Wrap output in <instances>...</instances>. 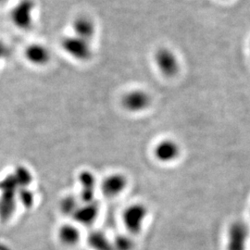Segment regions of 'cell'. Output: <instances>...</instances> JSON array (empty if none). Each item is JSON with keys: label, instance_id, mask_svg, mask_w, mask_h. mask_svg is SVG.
<instances>
[{"label": "cell", "instance_id": "6da1fadb", "mask_svg": "<svg viewBox=\"0 0 250 250\" xmlns=\"http://www.w3.org/2000/svg\"><path fill=\"white\" fill-rule=\"evenodd\" d=\"M148 213V208L141 202H134L127 206L122 212V223L126 232L131 235H137L142 232Z\"/></svg>", "mask_w": 250, "mask_h": 250}, {"label": "cell", "instance_id": "7a4b0ae2", "mask_svg": "<svg viewBox=\"0 0 250 250\" xmlns=\"http://www.w3.org/2000/svg\"><path fill=\"white\" fill-rule=\"evenodd\" d=\"M129 180L125 173L113 171L108 173L99 183V189L103 197L109 199L122 196L128 188Z\"/></svg>", "mask_w": 250, "mask_h": 250}, {"label": "cell", "instance_id": "3957f363", "mask_svg": "<svg viewBox=\"0 0 250 250\" xmlns=\"http://www.w3.org/2000/svg\"><path fill=\"white\" fill-rule=\"evenodd\" d=\"M250 238V228L241 221L232 223L227 231V250H247Z\"/></svg>", "mask_w": 250, "mask_h": 250}, {"label": "cell", "instance_id": "277c9868", "mask_svg": "<svg viewBox=\"0 0 250 250\" xmlns=\"http://www.w3.org/2000/svg\"><path fill=\"white\" fill-rule=\"evenodd\" d=\"M153 155L156 161L163 164H170L177 161L181 155V147L172 139H163L156 144L153 148Z\"/></svg>", "mask_w": 250, "mask_h": 250}, {"label": "cell", "instance_id": "5b68a950", "mask_svg": "<svg viewBox=\"0 0 250 250\" xmlns=\"http://www.w3.org/2000/svg\"><path fill=\"white\" fill-rule=\"evenodd\" d=\"M64 50L78 61H88L92 56L89 41L78 36H69L62 40Z\"/></svg>", "mask_w": 250, "mask_h": 250}, {"label": "cell", "instance_id": "8992f818", "mask_svg": "<svg viewBox=\"0 0 250 250\" xmlns=\"http://www.w3.org/2000/svg\"><path fill=\"white\" fill-rule=\"evenodd\" d=\"M57 238L64 248H75L82 240L80 226L75 223L61 224L57 230Z\"/></svg>", "mask_w": 250, "mask_h": 250}, {"label": "cell", "instance_id": "52a82bcc", "mask_svg": "<svg viewBox=\"0 0 250 250\" xmlns=\"http://www.w3.org/2000/svg\"><path fill=\"white\" fill-rule=\"evenodd\" d=\"M35 3L32 0H21L11 11V19L15 25L27 29L33 22Z\"/></svg>", "mask_w": 250, "mask_h": 250}, {"label": "cell", "instance_id": "ba28073f", "mask_svg": "<svg viewBox=\"0 0 250 250\" xmlns=\"http://www.w3.org/2000/svg\"><path fill=\"white\" fill-rule=\"evenodd\" d=\"M123 106L130 112H141L150 104V98L142 90H134L125 95L123 99Z\"/></svg>", "mask_w": 250, "mask_h": 250}, {"label": "cell", "instance_id": "9c48e42d", "mask_svg": "<svg viewBox=\"0 0 250 250\" xmlns=\"http://www.w3.org/2000/svg\"><path fill=\"white\" fill-rule=\"evenodd\" d=\"M155 62L160 71L166 76H173L178 72V59L170 49H160L155 55Z\"/></svg>", "mask_w": 250, "mask_h": 250}, {"label": "cell", "instance_id": "30bf717a", "mask_svg": "<svg viewBox=\"0 0 250 250\" xmlns=\"http://www.w3.org/2000/svg\"><path fill=\"white\" fill-rule=\"evenodd\" d=\"M78 181L81 186V202L89 203L95 201V190L98 186L95 174L90 170H82L78 175Z\"/></svg>", "mask_w": 250, "mask_h": 250}, {"label": "cell", "instance_id": "8fae6325", "mask_svg": "<svg viewBox=\"0 0 250 250\" xmlns=\"http://www.w3.org/2000/svg\"><path fill=\"white\" fill-rule=\"evenodd\" d=\"M99 215V206L96 201L82 203L72 216L75 224L88 226L94 224Z\"/></svg>", "mask_w": 250, "mask_h": 250}, {"label": "cell", "instance_id": "7c38bea8", "mask_svg": "<svg viewBox=\"0 0 250 250\" xmlns=\"http://www.w3.org/2000/svg\"><path fill=\"white\" fill-rule=\"evenodd\" d=\"M73 31L75 36L90 41L96 34V26L88 17H79L73 22Z\"/></svg>", "mask_w": 250, "mask_h": 250}, {"label": "cell", "instance_id": "4fadbf2b", "mask_svg": "<svg viewBox=\"0 0 250 250\" xmlns=\"http://www.w3.org/2000/svg\"><path fill=\"white\" fill-rule=\"evenodd\" d=\"M26 58L30 62L36 65H44L50 59V52L42 45H30L26 49Z\"/></svg>", "mask_w": 250, "mask_h": 250}, {"label": "cell", "instance_id": "5bb4252c", "mask_svg": "<svg viewBox=\"0 0 250 250\" xmlns=\"http://www.w3.org/2000/svg\"><path fill=\"white\" fill-rule=\"evenodd\" d=\"M90 248L95 250H113L111 242L107 239V235L100 231L92 232L88 237Z\"/></svg>", "mask_w": 250, "mask_h": 250}, {"label": "cell", "instance_id": "9a60e30c", "mask_svg": "<svg viewBox=\"0 0 250 250\" xmlns=\"http://www.w3.org/2000/svg\"><path fill=\"white\" fill-rule=\"evenodd\" d=\"M80 198L74 195H67L62 197L60 202V210L64 215H69L72 217L76 212L77 208L80 207Z\"/></svg>", "mask_w": 250, "mask_h": 250}, {"label": "cell", "instance_id": "2e32d148", "mask_svg": "<svg viewBox=\"0 0 250 250\" xmlns=\"http://www.w3.org/2000/svg\"><path fill=\"white\" fill-rule=\"evenodd\" d=\"M133 235L127 234H120L116 236L112 241L111 246L113 250H134L135 243L132 237Z\"/></svg>", "mask_w": 250, "mask_h": 250}, {"label": "cell", "instance_id": "e0dca14e", "mask_svg": "<svg viewBox=\"0 0 250 250\" xmlns=\"http://www.w3.org/2000/svg\"><path fill=\"white\" fill-rule=\"evenodd\" d=\"M8 53H9V51H8L7 46L0 42V61L3 60L8 55Z\"/></svg>", "mask_w": 250, "mask_h": 250}, {"label": "cell", "instance_id": "ac0fdd59", "mask_svg": "<svg viewBox=\"0 0 250 250\" xmlns=\"http://www.w3.org/2000/svg\"><path fill=\"white\" fill-rule=\"evenodd\" d=\"M6 0H0V3H3V2H5Z\"/></svg>", "mask_w": 250, "mask_h": 250}]
</instances>
